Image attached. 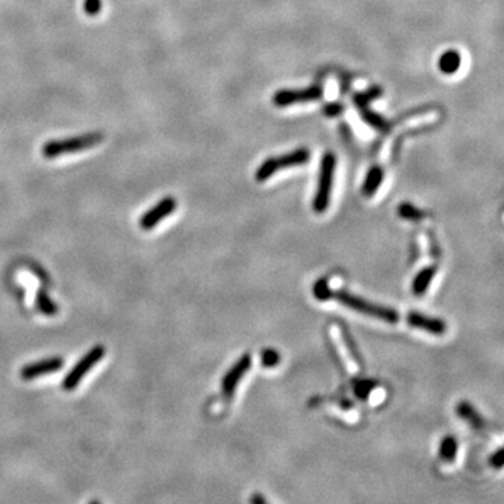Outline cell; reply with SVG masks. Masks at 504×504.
<instances>
[{
    "label": "cell",
    "mask_w": 504,
    "mask_h": 504,
    "mask_svg": "<svg viewBox=\"0 0 504 504\" xmlns=\"http://www.w3.org/2000/svg\"><path fill=\"white\" fill-rule=\"evenodd\" d=\"M105 356V348L102 345L94 346L90 352H87L79 363L71 370V373L64 378L62 386L66 391L75 389L83 380V377Z\"/></svg>",
    "instance_id": "cell-5"
},
{
    "label": "cell",
    "mask_w": 504,
    "mask_h": 504,
    "mask_svg": "<svg viewBox=\"0 0 504 504\" xmlns=\"http://www.w3.org/2000/svg\"><path fill=\"white\" fill-rule=\"evenodd\" d=\"M335 168H336L335 154L332 151L324 153V156L321 158V165H319L317 192L312 199V209L315 213H324L329 207Z\"/></svg>",
    "instance_id": "cell-4"
},
{
    "label": "cell",
    "mask_w": 504,
    "mask_h": 504,
    "mask_svg": "<svg viewBox=\"0 0 504 504\" xmlns=\"http://www.w3.org/2000/svg\"><path fill=\"white\" fill-rule=\"evenodd\" d=\"M37 307L45 315H55V312L58 311V307H56V304L44 292H39L37 296Z\"/></svg>",
    "instance_id": "cell-19"
},
{
    "label": "cell",
    "mask_w": 504,
    "mask_h": 504,
    "mask_svg": "<svg viewBox=\"0 0 504 504\" xmlns=\"http://www.w3.org/2000/svg\"><path fill=\"white\" fill-rule=\"evenodd\" d=\"M105 139L104 132H87L79 136L65 138V139H53L42 144L41 153L46 158H56L64 154H72L77 151H84L93 149L102 143Z\"/></svg>",
    "instance_id": "cell-1"
},
{
    "label": "cell",
    "mask_w": 504,
    "mask_h": 504,
    "mask_svg": "<svg viewBox=\"0 0 504 504\" xmlns=\"http://www.w3.org/2000/svg\"><path fill=\"white\" fill-rule=\"evenodd\" d=\"M461 66V55L454 50H445L438 59V69L444 75H454L460 71Z\"/></svg>",
    "instance_id": "cell-13"
},
{
    "label": "cell",
    "mask_w": 504,
    "mask_h": 504,
    "mask_svg": "<svg viewBox=\"0 0 504 504\" xmlns=\"http://www.w3.org/2000/svg\"><path fill=\"white\" fill-rule=\"evenodd\" d=\"M458 453V441L453 436H447L440 444V457L445 463H453Z\"/></svg>",
    "instance_id": "cell-16"
},
{
    "label": "cell",
    "mask_w": 504,
    "mask_h": 504,
    "mask_svg": "<svg viewBox=\"0 0 504 504\" xmlns=\"http://www.w3.org/2000/svg\"><path fill=\"white\" fill-rule=\"evenodd\" d=\"M322 112L325 117H329V118L339 117L344 112V105L341 102H329V104H325V106L322 108Z\"/></svg>",
    "instance_id": "cell-22"
},
{
    "label": "cell",
    "mask_w": 504,
    "mask_h": 504,
    "mask_svg": "<svg viewBox=\"0 0 504 504\" xmlns=\"http://www.w3.org/2000/svg\"><path fill=\"white\" fill-rule=\"evenodd\" d=\"M83 9H84L86 15L97 16L102 9V2H101V0H84Z\"/></svg>",
    "instance_id": "cell-23"
},
{
    "label": "cell",
    "mask_w": 504,
    "mask_h": 504,
    "mask_svg": "<svg viewBox=\"0 0 504 504\" xmlns=\"http://www.w3.org/2000/svg\"><path fill=\"white\" fill-rule=\"evenodd\" d=\"M381 94H382V88H380V87L374 86V87H371V88H368V90H366V91H363V93L356 94V95L353 97V102H355L356 108H357V106H362V105H368L373 100L378 98Z\"/></svg>",
    "instance_id": "cell-18"
},
{
    "label": "cell",
    "mask_w": 504,
    "mask_h": 504,
    "mask_svg": "<svg viewBox=\"0 0 504 504\" xmlns=\"http://www.w3.org/2000/svg\"><path fill=\"white\" fill-rule=\"evenodd\" d=\"M64 367V360L61 357H52V359H46V360H41L37 363H31L26 367L21 368V378L24 380H34L42 375H48L52 373L59 371Z\"/></svg>",
    "instance_id": "cell-9"
},
{
    "label": "cell",
    "mask_w": 504,
    "mask_h": 504,
    "mask_svg": "<svg viewBox=\"0 0 504 504\" xmlns=\"http://www.w3.org/2000/svg\"><path fill=\"white\" fill-rule=\"evenodd\" d=\"M251 503H266V500L263 497H261L259 494H256L255 497L251 498Z\"/></svg>",
    "instance_id": "cell-25"
},
{
    "label": "cell",
    "mask_w": 504,
    "mask_h": 504,
    "mask_svg": "<svg viewBox=\"0 0 504 504\" xmlns=\"http://www.w3.org/2000/svg\"><path fill=\"white\" fill-rule=\"evenodd\" d=\"M310 157H311V151L307 147H300V149H296L283 156L266 158L258 167V170L255 173V180L258 183H265L272 176H274L277 171H282V170H286V168L297 167V165H303V164L308 162Z\"/></svg>",
    "instance_id": "cell-3"
},
{
    "label": "cell",
    "mask_w": 504,
    "mask_h": 504,
    "mask_svg": "<svg viewBox=\"0 0 504 504\" xmlns=\"http://www.w3.org/2000/svg\"><path fill=\"white\" fill-rule=\"evenodd\" d=\"M312 293L319 301L330 300L332 296H333V290H330V288H329V285H328V282L325 279L318 280V282L312 288Z\"/></svg>",
    "instance_id": "cell-20"
},
{
    "label": "cell",
    "mask_w": 504,
    "mask_h": 504,
    "mask_svg": "<svg viewBox=\"0 0 504 504\" xmlns=\"http://www.w3.org/2000/svg\"><path fill=\"white\" fill-rule=\"evenodd\" d=\"M280 362V355L274 349H266L262 353V366L263 367H274Z\"/></svg>",
    "instance_id": "cell-21"
},
{
    "label": "cell",
    "mask_w": 504,
    "mask_h": 504,
    "mask_svg": "<svg viewBox=\"0 0 504 504\" xmlns=\"http://www.w3.org/2000/svg\"><path fill=\"white\" fill-rule=\"evenodd\" d=\"M332 299H336L338 300L342 306L353 310V311H357L360 314H364V315H368V317H373V318H377V319H382L385 322H389V324H395L400 321V314L392 310L389 307H384V306H378V304H374L371 301H367L362 297H357V296H353L348 292H333V296Z\"/></svg>",
    "instance_id": "cell-2"
},
{
    "label": "cell",
    "mask_w": 504,
    "mask_h": 504,
    "mask_svg": "<svg viewBox=\"0 0 504 504\" xmlns=\"http://www.w3.org/2000/svg\"><path fill=\"white\" fill-rule=\"evenodd\" d=\"M252 359L251 355L245 353L240 357V360L227 371V374L221 380V392L226 398H232L234 395V391L239 386L243 377L248 373L251 368Z\"/></svg>",
    "instance_id": "cell-8"
},
{
    "label": "cell",
    "mask_w": 504,
    "mask_h": 504,
    "mask_svg": "<svg viewBox=\"0 0 504 504\" xmlns=\"http://www.w3.org/2000/svg\"><path fill=\"white\" fill-rule=\"evenodd\" d=\"M324 90L321 86H310L306 88H297V90H279L273 95V104L276 106H290L295 104H303V102H311L322 98Z\"/></svg>",
    "instance_id": "cell-6"
},
{
    "label": "cell",
    "mask_w": 504,
    "mask_h": 504,
    "mask_svg": "<svg viewBox=\"0 0 504 504\" xmlns=\"http://www.w3.org/2000/svg\"><path fill=\"white\" fill-rule=\"evenodd\" d=\"M177 209V200L173 196H165L162 198L157 205H154L150 210H147L142 217H140V229L142 230H151L154 229L157 224L168 217L170 214L174 213V210Z\"/></svg>",
    "instance_id": "cell-7"
},
{
    "label": "cell",
    "mask_w": 504,
    "mask_h": 504,
    "mask_svg": "<svg viewBox=\"0 0 504 504\" xmlns=\"http://www.w3.org/2000/svg\"><path fill=\"white\" fill-rule=\"evenodd\" d=\"M457 413L460 418L467 420L474 429L482 430L485 427L483 418L478 413V411L469 402H460L457 407Z\"/></svg>",
    "instance_id": "cell-14"
},
{
    "label": "cell",
    "mask_w": 504,
    "mask_h": 504,
    "mask_svg": "<svg viewBox=\"0 0 504 504\" xmlns=\"http://www.w3.org/2000/svg\"><path fill=\"white\" fill-rule=\"evenodd\" d=\"M398 214H400V217H402L405 220H412V221L422 220L426 216V213L423 210H420L419 207H416L415 205H412L409 202H404L398 206Z\"/></svg>",
    "instance_id": "cell-17"
},
{
    "label": "cell",
    "mask_w": 504,
    "mask_h": 504,
    "mask_svg": "<svg viewBox=\"0 0 504 504\" xmlns=\"http://www.w3.org/2000/svg\"><path fill=\"white\" fill-rule=\"evenodd\" d=\"M436 273H437V268L431 265V266L423 268L415 276L413 282H412V292H413L415 296H419L420 297V296H423L429 290V288H430V285L433 282V279H434Z\"/></svg>",
    "instance_id": "cell-11"
},
{
    "label": "cell",
    "mask_w": 504,
    "mask_h": 504,
    "mask_svg": "<svg viewBox=\"0 0 504 504\" xmlns=\"http://www.w3.org/2000/svg\"><path fill=\"white\" fill-rule=\"evenodd\" d=\"M503 461H504V450H503V447H500L498 448V450L490 457V460H489V463H490V465L492 467H494V468H497V469H500L501 467H503Z\"/></svg>",
    "instance_id": "cell-24"
},
{
    "label": "cell",
    "mask_w": 504,
    "mask_h": 504,
    "mask_svg": "<svg viewBox=\"0 0 504 504\" xmlns=\"http://www.w3.org/2000/svg\"><path fill=\"white\" fill-rule=\"evenodd\" d=\"M408 324L412 326V328H416V329H422V330H426L429 333H433V335H444L445 330H447V324L440 319V318H433V317H426L420 312H409L408 315Z\"/></svg>",
    "instance_id": "cell-10"
},
{
    "label": "cell",
    "mask_w": 504,
    "mask_h": 504,
    "mask_svg": "<svg viewBox=\"0 0 504 504\" xmlns=\"http://www.w3.org/2000/svg\"><path fill=\"white\" fill-rule=\"evenodd\" d=\"M384 181V170L382 167L380 165H374L371 167L364 181H363V185H362V194L366 196V198H370L373 195H375V192L378 191V188L381 187Z\"/></svg>",
    "instance_id": "cell-12"
},
{
    "label": "cell",
    "mask_w": 504,
    "mask_h": 504,
    "mask_svg": "<svg viewBox=\"0 0 504 504\" xmlns=\"http://www.w3.org/2000/svg\"><path fill=\"white\" fill-rule=\"evenodd\" d=\"M357 111H359L360 117L363 118V121H364L367 125L373 127V128H374V129H377V131H386V129H388V127H389L388 121H386L384 117H381L380 114H377V112H374L373 109H370V108H368V105L357 106Z\"/></svg>",
    "instance_id": "cell-15"
}]
</instances>
